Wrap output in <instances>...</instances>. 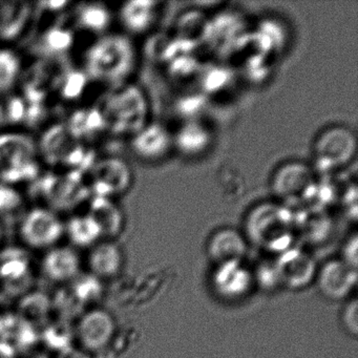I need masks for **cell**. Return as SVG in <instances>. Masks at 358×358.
<instances>
[{
    "label": "cell",
    "mask_w": 358,
    "mask_h": 358,
    "mask_svg": "<svg viewBox=\"0 0 358 358\" xmlns=\"http://www.w3.org/2000/svg\"><path fill=\"white\" fill-rule=\"evenodd\" d=\"M139 54L131 37L110 32L96 37L83 56V72L91 83L110 90L131 83Z\"/></svg>",
    "instance_id": "6da1fadb"
},
{
    "label": "cell",
    "mask_w": 358,
    "mask_h": 358,
    "mask_svg": "<svg viewBox=\"0 0 358 358\" xmlns=\"http://www.w3.org/2000/svg\"><path fill=\"white\" fill-rule=\"evenodd\" d=\"M106 131L131 139L150 122V101L145 92L135 83L108 90L98 106Z\"/></svg>",
    "instance_id": "7a4b0ae2"
},
{
    "label": "cell",
    "mask_w": 358,
    "mask_h": 358,
    "mask_svg": "<svg viewBox=\"0 0 358 358\" xmlns=\"http://www.w3.org/2000/svg\"><path fill=\"white\" fill-rule=\"evenodd\" d=\"M296 227L293 211L272 201L255 205L248 211L243 234L248 243L280 255L292 248Z\"/></svg>",
    "instance_id": "3957f363"
},
{
    "label": "cell",
    "mask_w": 358,
    "mask_h": 358,
    "mask_svg": "<svg viewBox=\"0 0 358 358\" xmlns=\"http://www.w3.org/2000/svg\"><path fill=\"white\" fill-rule=\"evenodd\" d=\"M38 142L20 129L0 131V183L20 186L38 179L41 169Z\"/></svg>",
    "instance_id": "277c9868"
},
{
    "label": "cell",
    "mask_w": 358,
    "mask_h": 358,
    "mask_svg": "<svg viewBox=\"0 0 358 358\" xmlns=\"http://www.w3.org/2000/svg\"><path fill=\"white\" fill-rule=\"evenodd\" d=\"M317 173L311 165L301 161L284 163L275 169L270 181L274 202L293 211L316 198Z\"/></svg>",
    "instance_id": "5b68a950"
},
{
    "label": "cell",
    "mask_w": 358,
    "mask_h": 358,
    "mask_svg": "<svg viewBox=\"0 0 358 358\" xmlns=\"http://www.w3.org/2000/svg\"><path fill=\"white\" fill-rule=\"evenodd\" d=\"M356 152L355 133L345 125H333L316 137L312 148V167L317 173H337L355 160Z\"/></svg>",
    "instance_id": "8992f818"
},
{
    "label": "cell",
    "mask_w": 358,
    "mask_h": 358,
    "mask_svg": "<svg viewBox=\"0 0 358 358\" xmlns=\"http://www.w3.org/2000/svg\"><path fill=\"white\" fill-rule=\"evenodd\" d=\"M20 240L36 250L57 246L64 236V221L59 213L43 205L27 209L18 224Z\"/></svg>",
    "instance_id": "52a82bcc"
},
{
    "label": "cell",
    "mask_w": 358,
    "mask_h": 358,
    "mask_svg": "<svg viewBox=\"0 0 358 358\" xmlns=\"http://www.w3.org/2000/svg\"><path fill=\"white\" fill-rule=\"evenodd\" d=\"M134 173L124 159L104 157L90 169L89 192L91 196L117 199L124 196L133 186Z\"/></svg>",
    "instance_id": "ba28073f"
},
{
    "label": "cell",
    "mask_w": 358,
    "mask_h": 358,
    "mask_svg": "<svg viewBox=\"0 0 358 358\" xmlns=\"http://www.w3.org/2000/svg\"><path fill=\"white\" fill-rule=\"evenodd\" d=\"M116 320L108 310L94 308L83 314L76 326L79 348L89 354L106 349L116 334Z\"/></svg>",
    "instance_id": "9c48e42d"
},
{
    "label": "cell",
    "mask_w": 358,
    "mask_h": 358,
    "mask_svg": "<svg viewBox=\"0 0 358 358\" xmlns=\"http://www.w3.org/2000/svg\"><path fill=\"white\" fill-rule=\"evenodd\" d=\"M210 284L215 295L226 301L246 299L255 286L252 270L243 262L215 266Z\"/></svg>",
    "instance_id": "30bf717a"
},
{
    "label": "cell",
    "mask_w": 358,
    "mask_h": 358,
    "mask_svg": "<svg viewBox=\"0 0 358 358\" xmlns=\"http://www.w3.org/2000/svg\"><path fill=\"white\" fill-rule=\"evenodd\" d=\"M131 152L139 160L156 163L173 150V133L160 122H150L129 139Z\"/></svg>",
    "instance_id": "8fae6325"
},
{
    "label": "cell",
    "mask_w": 358,
    "mask_h": 358,
    "mask_svg": "<svg viewBox=\"0 0 358 358\" xmlns=\"http://www.w3.org/2000/svg\"><path fill=\"white\" fill-rule=\"evenodd\" d=\"M316 284L322 296L329 301H343L352 294L357 284V270L341 259H330L317 269Z\"/></svg>",
    "instance_id": "7c38bea8"
},
{
    "label": "cell",
    "mask_w": 358,
    "mask_h": 358,
    "mask_svg": "<svg viewBox=\"0 0 358 358\" xmlns=\"http://www.w3.org/2000/svg\"><path fill=\"white\" fill-rule=\"evenodd\" d=\"M282 287L301 290L309 286L316 278L317 267L309 253L299 249H288L276 259Z\"/></svg>",
    "instance_id": "4fadbf2b"
},
{
    "label": "cell",
    "mask_w": 358,
    "mask_h": 358,
    "mask_svg": "<svg viewBox=\"0 0 358 358\" xmlns=\"http://www.w3.org/2000/svg\"><path fill=\"white\" fill-rule=\"evenodd\" d=\"M248 244L246 236L240 230L220 228L207 241V257L215 266L243 262L248 251Z\"/></svg>",
    "instance_id": "5bb4252c"
},
{
    "label": "cell",
    "mask_w": 358,
    "mask_h": 358,
    "mask_svg": "<svg viewBox=\"0 0 358 358\" xmlns=\"http://www.w3.org/2000/svg\"><path fill=\"white\" fill-rule=\"evenodd\" d=\"M215 141L208 125L196 119L186 120L173 133V150L186 158L194 159L206 154Z\"/></svg>",
    "instance_id": "9a60e30c"
},
{
    "label": "cell",
    "mask_w": 358,
    "mask_h": 358,
    "mask_svg": "<svg viewBox=\"0 0 358 358\" xmlns=\"http://www.w3.org/2000/svg\"><path fill=\"white\" fill-rule=\"evenodd\" d=\"M162 3L136 0L122 3L117 12L124 34L143 35L152 30L160 15Z\"/></svg>",
    "instance_id": "2e32d148"
},
{
    "label": "cell",
    "mask_w": 358,
    "mask_h": 358,
    "mask_svg": "<svg viewBox=\"0 0 358 358\" xmlns=\"http://www.w3.org/2000/svg\"><path fill=\"white\" fill-rule=\"evenodd\" d=\"M41 270L45 278L53 282H72L78 278L81 270V259L76 248L72 246H57L47 250Z\"/></svg>",
    "instance_id": "e0dca14e"
},
{
    "label": "cell",
    "mask_w": 358,
    "mask_h": 358,
    "mask_svg": "<svg viewBox=\"0 0 358 358\" xmlns=\"http://www.w3.org/2000/svg\"><path fill=\"white\" fill-rule=\"evenodd\" d=\"M87 213L97 223L102 240L116 241L124 230V211L114 199L91 196Z\"/></svg>",
    "instance_id": "ac0fdd59"
},
{
    "label": "cell",
    "mask_w": 358,
    "mask_h": 358,
    "mask_svg": "<svg viewBox=\"0 0 358 358\" xmlns=\"http://www.w3.org/2000/svg\"><path fill=\"white\" fill-rule=\"evenodd\" d=\"M87 264L94 278L110 280L122 271L124 253L116 241L101 240L90 250Z\"/></svg>",
    "instance_id": "d6986e66"
},
{
    "label": "cell",
    "mask_w": 358,
    "mask_h": 358,
    "mask_svg": "<svg viewBox=\"0 0 358 358\" xmlns=\"http://www.w3.org/2000/svg\"><path fill=\"white\" fill-rule=\"evenodd\" d=\"M30 262L20 248H8L0 253V280L11 292H22L31 285Z\"/></svg>",
    "instance_id": "ffe728a7"
},
{
    "label": "cell",
    "mask_w": 358,
    "mask_h": 358,
    "mask_svg": "<svg viewBox=\"0 0 358 358\" xmlns=\"http://www.w3.org/2000/svg\"><path fill=\"white\" fill-rule=\"evenodd\" d=\"M73 22L75 28L96 38L110 32L114 13L106 3H79L74 9Z\"/></svg>",
    "instance_id": "44dd1931"
},
{
    "label": "cell",
    "mask_w": 358,
    "mask_h": 358,
    "mask_svg": "<svg viewBox=\"0 0 358 358\" xmlns=\"http://www.w3.org/2000/svg\"><path fill=\"white\" fill-rule=\"evenodd\" d=\"M64 236H68L74 248L91 249L102 240L97 223L87 211L74 213L64 222Z\"/></svg>",
    "instance_id": "7402d4cb"
},
{
    "label": "cell",
    "mask_w": 358,
    "mask_h": 358,
    "mask_svg": "<svg viewBox=\"0 0 358 358\" xmlns=\"http://www.w3.org/2000/svg\"><path fill=\"white\" fill-rule=\"evenodd\" d=\"M24 76V59L17 50L0 45V98L11 95Z\"/></svg>",
    "instance_id": "603a6c76"
},
{
    "label": "cell",
    "mask_w": 358,
    "mask_h": 358,
    "mask_svg": "<svg viewBox=\"0 0 358 358\" xmlns=\"http://www.w3.org/2000/svg\"><path fill=\"white\" fill-rule=\"evenodd\" d=\"M26 196L20 186L0 183V222L3 220L22 217L26 213Z\"/></svg>",
    "instance_id": "cb8c5ba5"
},
{
    "label": "cell",
    "mask_w": 358,
    "mask_h": 358,
    "mask_svg": "<svg viewBox=\"0 0 358 358\" xmlns=\"http://www.w3.org/2000/svg\"><path fill=\"white\" fill-rule=\"evenodd\" d=\"M257 269L255 271H252L255 285L262 287L265 290L266 289L270 290V289H275L276 287L282 286L276 259L272 262H263Z\"/></svg>",
    "instance_id": "d4e9b609"
},
{
    "label": "cell",
    "mask_w": 358,
    "mask_h": 358,
    "mask_svg": "<svg viewBox=\"0 0 358 358\" xmlns=\"http://www.w3.org/2000/svg\"><path fill=\"white\" fill-rule=\"evenodd\" d=\"M73 43V33L66 29H52L43 37V48L51 54L68 51Z\"/></svg>",
    "instance_id": "484cf974"
},
{
    "label": "cell",
    "mask_w": 358,
    "mask_h": 358,
    "mask_svg": "<svg viewBox=\"0 0 358 358\" xmlns=\"http://www.w3.org/2000/svg\"><path fill=\"white\" fill-rule=\"evenodd\" d=\"M341 322L345 332L356 337L358 333V303L355 297L343 307Z\"/></svg>",
    "instance_id": "4316f807"
},
{
    "label": "cell",
    "mask_w": 358,
    "mask_h": 358,
    "mask_svg": "<svg viewBox=\"0 0 358 358\" xmlns=\"http://www.w3.org/2000/svg\"><path fill=\"white\" fill-rule=\"evenodd\" d=\"M357 236L356 234H352L343 244L341 259L345 265L354 270H357Z\"/></svg>",
    "instance_id": "83f0119b"
},
{
    "label": "cell",
    "mask_w": 358,
    "mask_h": 358,
    "mask_svg": "<svg viewBox=\"0 0 358 358\" xmlns=\"http://www.w3.org/2000/svg\"><path fill=\"white\" fill-rule=\"evenodd\" d=\"M58 358H92V356L80 348H68L60 353Z\"/></svg>",
    "instance_id": "f1b7e54d"
},
{
    "label": "cell",
    "mask_w": 358,
    "mask_h": 358,
    "mask_svg": "<svg viewBox=\"0 0 358 358\" xmlns=\"http://www.w3.org/2000/svg\"><path fill=\"white\" fill-rule=\"evenodd\" d=\"M5 232H3V224L0 222V245L3 243Z\"/></svg>",
    "instance_id": "f546056e"
}]
</instances>
